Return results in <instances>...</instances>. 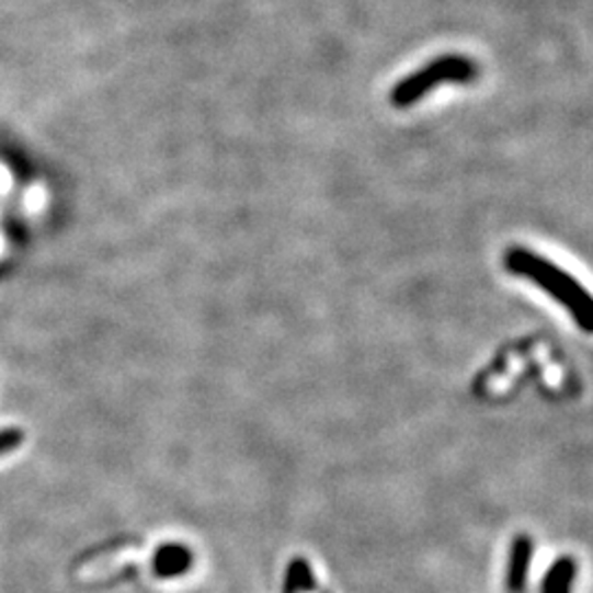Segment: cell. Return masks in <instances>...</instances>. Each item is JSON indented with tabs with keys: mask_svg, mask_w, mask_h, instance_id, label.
Segmentation results:
<instances>
[{
	"mask_svg": "<svg viewBox=\"0 0 593 593\" xmlns=\"http://www.w3.org/2000/svg\"><path fill=\"white\" fill-rule=\"evenodd\" d=\"M503 262L510 273L536 284L556 299L582 332L593 334V295L573 275L551 264L547 258L521 247L508 249Z\"/></svg>",
	"mask_w": 593,
	"mask_h": 593,
	"instance_id": "1",
	"label": "cell"
},
{
	"mask_svg": "<svg viewBox=\"0 0 593 593\" xmlns=\"http://www.w3.org/2000/svg\"><path fill=\"white\" fill-rule=\"evenodd\" d=\"M477 65L464 56H444L429 62L424 69L411 73L391 91L389 100L396 109H407L418 104L429 91L437 89L442 82H472L477 78Z\"/></svg>",
	"mask_w": 593,
	"mask_h": 593,
	"instance_id": "2",
	"label": "cell"
},
{
	"mask_svg": "<svg viewBox=\"0 0 593 593\" xmlns=\"http://www.w3.org/2000/svg\"><path fill=\"white\" fill-rule=\"evenodd\" d=\"M532 549H534V545L527 534L514 536L512 549H510V560H508V575H505L508 593H523L525 582H527Z\"/></svg>",
	"mask_w": 593,
	"mask_h": 593,
	"instance_id": "3",
	"label": "cell"
},
{
	"mask_svg": "<svg viewBox=\"0 0 593 593\" xmlns=\"http://www.w3.org/2000/svg\"><path fill=\"white\" fill-rule=\"evenodd\" d=\"M133 556H135V549H130V547L119 549V551H109V554L100 556L98 560H89V562L80 569V575H82V580L109 578L113 571H119L124 565L133 562Z\"/></svg>",
	"mask_w": 593,
	"mask_h": 593,
	"instance_id": "4",
	"label": "cell"
},
{
	"mask_svg": "<svg viewBox=\"0 0 593 593\" xmlns=\"http://www.w3.org/2000/svg\"><path fill=\"white\" fill-rule=\"evenodd\" d=\"M575 582V560L571 556H560L543 580V593H571Z\"/></svg>",
	"mask_w": 593,
	"mask_h": 593,
	"instance_id": "5",
	"label": "cell"
},
{
	"mask_svg": "<svg viewBox=\"0 0 593 593\" xmlns=\"http://www.w3.org/2000/svg\"><path fill=\"white\" fill-rule=\"evenodd\" d=\"M187 567V554L179 547H168L159 554L157 558V569L163 573V575H172V573H179Z\"/></svg>",
	"mask_w": 593,
	"mask_h": 593,
	"instance_id": "6",
	"label": "cell"
},
{
	"mask_svg": "<svg viewBox=\"0 0 593 593\" xmlns=\"http://www.w3.org/2000/svg\"><path fill=\"white\" fill-rule=\"evenodd\" d=\"M21 442H23V435L19 431H3L0 433V453L16 448Z\"/></svg>",
	"mask_w": 593,
	"mask_h": 593,
	"instance_id": "7",
	"label": "cell"
}]
</instances>
